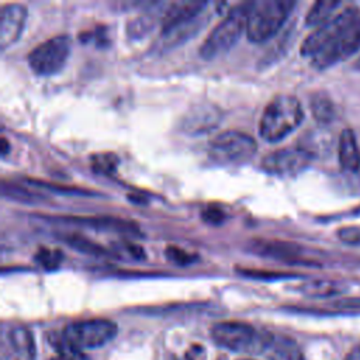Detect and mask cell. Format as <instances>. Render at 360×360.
<instances>
[{
    "label": "cell",
    "instance_id": "8d00e7d4",
    "mask_svg": "<svg viewBox=\"0 0 360 360\" xmlns=\"http://www.w3.org/2000/svg\"><path fill=\"white\" fill-rule=\"evenodd\" d=\"M239 360H252V359H239Z\"/></svg>",
    "mask_w": 360,
    "mask_h": 360
},
{
    "label": "cell",
    "instance_id": "7c38bea8",
    "mask_svg": "<svg viewBox=\"0 0 360 360\" xmlns=\"http://www.w3.org/2000/svg\"><path fill=\"white\" fill-rule=\"evenodd\" d=\"M207 6L208 3L205 1H176L169 4L162 18V34L198 20Z\"/></svg>",
    "mask_w": 360,
    "mask_h": 360
},
{
    "label": "cell",
    "instance_id": "83f0119b",
    "mask_svg": "<svg viewBox=\"0 0 360 360\" xmlns=\"http://www.w3.org/2000/svg\"><path fill=\"white\" fill-rule=\"evenodd\" d=\"M165 255H166L167 260H170L172 263L179 264V266H187L197 260V255H193V253L187 252L186 249L173 246V245H170L165 249Z\"/></svg>",
    "mask_w": 360,
    "mask_h": 360
},
{
    "label": "cell",
    "instance_id": "836d02e7",
    "mask_svg": "<svg viewBox=\"0 0 360 360\" xmlns=\"http://www.w3.org/2000/svg\"><path fill=\"white\" fill-rule=\"evenodd\" d=\"M7 150H8V142H7V139L3 136V138H1V156H6V155H7Z\"/></svg>",
    "mask_w": 360,
    "mask_h": 360
},
{
    "label": "cell",
    "instance_id": "6da1fadb",
    "mask_svg": "<svg viewBox=\"0 0 360 360\" xmlns=\"http://www.w3.org/2000/svg\"><path fill=\"white\" fill-rule=\"evenodd\" d=\"M304 120L300 100L291 94H277L264 107L259 134L267 142H278L291 134Z\"/></svg>",
    "mask_w": 360,
    "mask_h": 360
},
{
    "label": "cell",
    "instance_id": "5b68a950",
    "mask_svg": "<svg viewBox=\"0 0 360 360\" xmlns=\"http://www.w3.org/2000/svg\"><path fill=\"white\" fill-rule=\"evenodd\" d=\"M117 335L115 322L104 318L83 319L66 325L60 333L55 332V336L66 346L83 350L93 349L105 345Z\"/></svg>",
    "mask_w": 360,
    "mask_h": 360
},
{
    "label": "cell",
    "instance_id": "7402d4cb",
    "mask_svg": "<svg viewBox=\"0 0 360 360\" xmlns=\"http://www.w3.org/2000/svg\"><path fill=\"white\" fill-rule=\"evenodd\" d=\"M62 240L65 243H68L69 246H72L73 249L87 253V255H91V256H110L111 255V252L107 250L104 246H101L87 238H83L80 235H75V233L65 235L62 238Z\"/></svg>",
    "mask_w": 360,
    "mask_h": 360
},
{
    "label": "cell",
    "instance_id": "9a60e30c",
    "mask_svg": "<svg viewBox=\"0 0 360 360\" xmlns=\"http://www.w3.org/2000/svg\"><path fill=\"white\" fill-rule=\"evenodd\" d=\"M221 118V111L215 105L201 104L191 108L183 121V128L191 134L207 132L218 125Z\"/></svg>",
    "mask_w": 360,
    "mask_h": 360
},
{
    "label": "cell",
    "instance_id": "e0dca14e",
    "mask_svg": "<svg viewBox=\"0 0 360 360\" xmlns=\"http://www.w3.org/2000/svg\"><path fill=\"white\" fill-rule=\"evenodd\" d=\"M10 346L21 360L35 359V342L32 333L25 326H14L8 332Z\"/></svg>",
    "mask_w": 360,
    "mask_h": 360
},
{
    "label": "cell",
    "instance_id": "484cf974",
    "mask_svg": "<svg viewBox=\"0 0 360 360\" xmlns=\"http://www.w3.org/2000/svg\"><path fill=\"white\" fill-rule=\"evenodd\" d=\"M300 290L311 297H326L332 295L340 291V288L335 283L329 281H314V283H307L300 287Z\"/></svg>",
    "mask_w": 360,
    "mask_h": 360
},
{
    "label": "cell",
    "instance_id": "f546056e",
    "mask_svg": "<svg viewBox=\"0 0 360 360\" xmlns=\"http://www.w3.org/2000/svg\"><path fill=\"white\" fill-rule=\"evenodd\" d=\"M338 238L349 245H360V226H343L338 231Z\"/></svg>",
    "mask_w": 360,
    "mask_h": 360
},
{
    "label": "cell",
    "instance_id": "52a82bcc",
    "mask_svg": "<svg viewBox=\"0 0 360 360\" xmlns=\"http://www.w3.org/2000/svg\"><path fill=\"white\" fill-rule=\"evenodd\" d=\"M72 42L68 35H55L38 46L27 56L28 65L35 75L51 76L60 72L68 62Z\"/></svg>",
    "mask_w": 360,
    "mask_h": 360
},
{
    "label": "cell",
    "instance_id": "2e32d148",
    "mask_svg": "<svg viewBox=\"0 0 360 360\" xmlns=\"http://www.w3.org/2000/svg\"><path fill=\"white\" fill-rule=\"evenodd\" d=\"M338 156L340 167L345 172L356 173L360 169V149L354 132L350 128H346L339 135L338 143Z\"/></svg>",
    "mask_w": 360,
    "mask_h": 360
},
{
    "label": "cell",
    "instance_id": "e575fe53",
    "mask_svg": "<svg viewBox=\"0 0 360 360\" xmlns=\"http://www.w3.org/2000/svg\"><path fill=\"white\" fill-rule=\"evenodd\" d=\"M354 69H356V70H360V58L356 60V63H354Z\"/></svg>",
    "mask_w": 360,
    "mask_h": 360
},
{
    "label": "cell",
    "instance_id": "ba28073f",
    "mask_svg": "<svg viewBox=\"0 0 360 360\" xmlns=\"http://www.w3.org/2000/svg\"><path fill=\"white\" fill-rule=\"evenodd\" d=\"M360 17V8L357 6H349L335 14L330 20L316 27L301 45V55L305 58H314L328 45H330L346 28H349Z\"/></svg>",
    "mask_w": 360,
    "mask_h": 360
},
{
    "label": "cell",
    "instance_id": "8992f818",
    "mask_svg": "<svg viewBox=\"0 0 360 360\" xmlns=\"http://www.w3.org/2000/svg\"><path fill=\"white\" fill-rule=\"evenodd\" d=\"M257 150L256 139L242 131L229 129L215 135L208 142V156L218 165H242Z\"/></svg>",
    "mask_w": 360,
    "mask_h": 360
},
{
    "label": "cell",
    "instance_id": "ffe728a7",
    "mask_svg": "<svg viewBox=\"0 0 360 360\" xmlns=\"http://www.w3.org/2000/svg\"><path fill=\"white\" fill-rule=\"evenodd\" d=\"M311 111L314 118L319 124H329L335 118V105L330 100V97L322 91L314 93L311 96Z\"/></svg>",
    "mask_w": 360,
    "mask_h": 360
},
{
    "label": "cell",
    "instance_id": "d6986e66",
    "mask_svg": "<svg viewBox=\"0 0 360 360\" xmlns=\"http://www.w3.org/2000/svg\"><path fill=\"white\" fill-rule=\"evenodd\" d=\"M340 1L321 0L312 4L305 17V24L308 27H319L335 15V10L340 7Z\"/></svg>",
    "mask_w": 360,
    "mask_h": 360
},
{
    "label": "cell",
    "instance_id": "277c9868",
    "mask_svg": "<svg viewBox=\"0 0 360 360\" xmlns=\"http://www.w3.org/2000/svg\"><path fill=\"white\" fill-rule=\"evenodd\" d=\"M295 1L257 0L250 1L246 35L252 42H264L278 32L288 18Z\"/></svg>",
    "mask_w": 360,
    "mask_h": 360
},
{
    "label": "cell",
    "instance_id": "1f68e13d",
    "mask_svg": "<svg viewBox=\"0 0 360 360\" xmlns=\"http://www.w3.org/2000/svg\"><path fill=\"white\" fill-rule=\"evenodd\" d=\"M127 249H128V252L132 255V257H135V259H142V257H145V252L142 250V248L141 246H138V245H132V243H127Z\"/></svg>",
    "mask_w": 360,
    "mask_h": 360
},
{
    "label": "cell",
    "instance_id": "d4e9b609",
    "mask_svg": "<svg viewBox=\"0 0 360 360\" xmlns=\"http://www.w3.org/2000/svg\"><path fill=\"white\" fill-rule=\"evenodd\" d=\"M155 18L149 14H145V15H141V17H136L134 20H131L127 25V32H128V37L129 38H141L143 37L145 34H148L153 27H155Z\"/></svg>",
    "mask_w": 360,
    "mask_h": 360
},
{
    "label": "cell",
    "instance_id": "44dd1931",
    "mask_svg": "<svg viewBox=\"0 0 360 360\" xmlns=\"http://www.w3.org/2000/svg\"><path fill=\"white\" fill-rule=\"evenodd\" d=\"M1 193L4 197H8V198L20 201V202H27V204H35L38 201L45 200V197L41 193L27 190L21 186H18L15 183H10L7 180L1 181Z\"/></svg>",
    "mask_w": 360,
    "mask_h": 360
},
{
    "label": "cell",
    "instance_id": "d590c367",
    "mask_svg": "<svg viewBox=\"0 0 360 360\" xmlns=\"http://www.w3.org/2000/svg\"><path fill=\"white\" fill-rule=\"evenodd\" d=\"M51 360H63V359L59 356V357H53V359H51Z\"/></svg>",
    "mask_w": 360,
    "mask_h": 360
},
{
    "label": "cell",
    "instance_id": "9c48e42d",
    "mask_svg": "<svg viewBox=\"0 0 360 360\" xmlns=\"http://www.w3.org/2000/svg\"><path fill=\"white\" fill-rule=\"evenodd\" d=\"M360 49V17L346 28L330 45L316 53L311 63L314 68L322 70L328 69L342 60H346Z\"/></svg>",
    "mask_w": 360,
    "mask_h": 360
},
{
    "label": "cell",
    "instance_id": "4fadbf2b",
    "mask_svg": "<svg viewBox=\"0 0 360 360\" xmlns=\"http://www.w3.org/2000/svg\"><path fill=\"white\" fill-rule=\"evenodd\" d=\"M250 250L257 255L273 257L276 260L287 262L291 264H308V262L302 256V248L288 242L256 239L250 243Z\"/></svg>",
    "mask_w": 360,
    "mask_h": 360
},
{
    "label": "cell",
    "instance_id": "ac0fdd59",
    "mask_svg": "<svg viewBox=\"0 0 360 360\" xmlns=\"http://www.w3.org/2000/svg\"><path fill=\"white\" fill-rule=\"evenodd\" d=\"M267 350L270 352V360H304L297 343L285 336H273Z\"/></svg>",
    "mask_w": 360,
    "mask_h": 360
},
{
    "label": "cell",
    "instance_id": "4dcf8cb0",
    "mask_svg": "<svg viewBox=\"0 0 360 360\" xmlns=\"http://www.w3.org/2000/svg\"><path fill=\"white\" fill-rule=\"evenodd\" d=\"M186 360H205V350L200 345H191L186 352Z\"/></svg>",
    "mask_w": 360,
    "mask_h": 360
},
{
    "label": "cell",
    "instance_id": "4316f807",
    "mask_svg": "<svg viewBox=\"0 0 360 360\" xmlns=\"http://www.w3.org/2000/svg\"><path fill=\"white\" fill-rule=\"evenodd\" d=\"M28 184L41 188V190H48L52 193H60V194H75V195H91L93 193L89 190H82L77 187H70V186H59V184H53V183H45L41 180H34V179H28L25 180Z\"/></svg>",
    "mask_w": 360,
    "mask_h": 360
},
{
    "label": "cell",
    "instance_id": "603a6c76",
    "mask_svg": "<svg viewBox=\"0 0 360 360\" xmlns=\"http://www.w3.org/2000/svg\"><path fill=\"white\" fill-rule=\"evenodd\" d=\"M118 163H120V159L112 152H98L90 156L91 170L97 174H104V176L114 174L118 167Z\"/></svg>",
    "mask_w": 360,
    "mask_h": 360
},
{
    "label": "cell",
    "instance_id": "f1b7e54d",
    "mask_svg": "<svg viewBox=\"0 0 360 360\" xmlns=\"http://www.w3.org/2000/svg\"><path fill=\"white\" fill-rule=\"evenodd\" d=\"M201 219L210 225H219L225 221V211L218 205H207L201 211Z\"/></svg>",
    "mask_w": 360,
    "mask_h": 360
},
{
    "label": "cell",
    "instance_id": "d6a6232c",
    "mask_svg": "<svg viewBox=\"0 0 360 360\" xmlns=\"http://www.w3.org/2000/svg\"><path fill=\"white\" fill-rule=\"evenodd\" d=\"M345 360H360V345L352 347V349L347 352Z\"/></svg>",
    "mask_w": 360,
    "mask_h": 360
},
{
    "label": "cell",
    "instance_id": "7a4b0ae2",
    "mask_svg": "<svg viewBox=\"0 0 360 360\" xmlns=\"http://www.w3.org/2000/svg\"><path fill=\"white\" fill-rule=\"evenodd\" d=\"M250 1L239 3L231 8L226 15L211 30L200 46L202 59H214L228 52L246 31Z\"/></svg>",
    "mask_w": 360,
    "mask_h": 360
},
{
    "label": "cell",
    "instance_id": "3957f363",
    "mask_svg": "<svg viewBox=\"0 0 360 360\" xmlns=\"http://www.w3.org/2000/svg\"><path fill=\"white\" fill-rule=\"evenodd\" d=\"M211 338L217 345L238 353H260L269 349L273 335L262 332L250 323L224 321L211 326Z\"/></svg>",
    "mask_w": 360,
    "mask_h": 360
},
{
    "label": "cell",
    "instance_id": "5bb4252c",
    "mask_svg": "<svg viewBox=\"0 0 360 360\" xmlns=\"http://www.w3.org/2000/svg\"><path fill=\"white\" fill-rule=\"evenodd\" d=\"M62 221L79 224L83 226H89L98 231H114V232H122V233H135L138 232V225L132 221L122 219L118 217H107V215H98V217H62Z\"/></svg>",
    "mask_w": 360,
    "mask_h": 360
},
{
    "label": "cell",
    "instance_id": "30bf717a",
    "mask_svg": "<svg viewBox=\"0 0 360 360\" xmlns=\"http://www.w3.org/2000/svg\"><path fill=\"white\" fill-rule=\"evenodd\" d=\"M312 160V153L304 148H284L267 153L262 169L274 176H294L302 172Z\"/></svg>",
    "mask_w": 360,
    "mask_h": 360
},
{
    "label": "cell",
    "instance_id": "8fae6325",
    "mask_svg": "<svg viewBox=\"0 0 360 360\" xmlns=\"http://www.w3.org/2000/svg\"><path fill=\"white\" fill-rule=\"evenodd\" d=\"M27 20V7L20 3H7L0 11V48L6 51L22 34Z\"/></svg>",
    "mask_w": 360,
    "mask_h": 360
},
{
    "label": "cell",
    "instance_id": "cb8c5ba5",
    "mask_svg": "<svg viewBox=\"0 0 360 360\" xmlns=\"http://www.w3.org/2000/svg\"><path fill=\"white\" fill-rule=\"evenodd\" d=\"M35 262L38 264H41L44 269L46 270H53L56 269L60 262L63 260V253L60 249H56V248H48V246H41L35 256H34Z\"/></svg>",
    "mask_w": 360,
    "mask_h": 360
}]
</instances>
